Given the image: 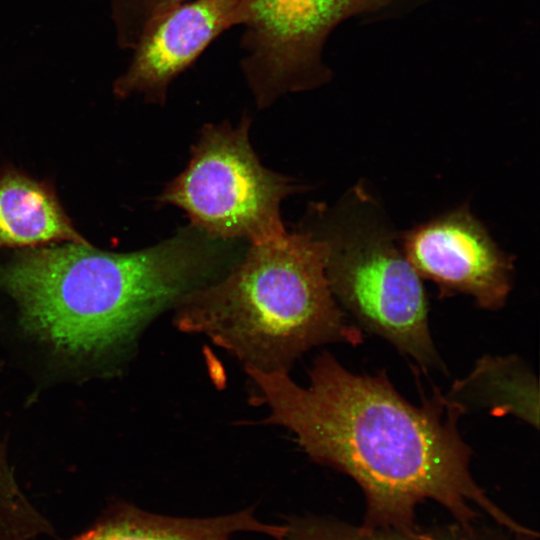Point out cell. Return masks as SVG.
Returning a JSON list of instances; mask_svg holds the SVG:
<instances>
[{
	"label": "cell",
	"instance_id": "6da1fadb",
	"mask_svg": "<svg viewBox=\"0 0 540 540\" xmlns=\"http://www.w3.org/2000/svg\"><path fill=\"white\" fill-rule=\"evenodd\" d=\"M245 370L254 400L268 407L264 423L286 428L310 458L359 485L366 499L363 525L413 530L416 506L432 499L458 523L476 522L474 504L497 525L532 534L476 484L471 449L457 428L461 412L439 392L411 404L384 372L354 374L328 352L313 362L306 387L288 371Z\"/></svg>",
	"mask_w": 540,
	"mask_h": 540
},
{
	"label": "cell",
	"instance_id": "7a4b0ae2",
	"mask_svg": "<svg viewBox=\"0 0 540 540\" xmlns=\"http://www.w3.org/2000/svg\"><path fill=\"white\" fill-rule=\"evenodd\" d=\"M248 244L188 224L153 246L127 253L91 243L15 250L0 260V289L21 325L60 354L94 359L126 349L160 313L217 280Z\"/></svg>",
	"mask_w": 540,
	"mask_h": 540
},
{
	"label": "cell",
	"instance_id": "3957f363",
	"mask_svg": "<svg viewBox=\"0 0 540 540\" xmlns=\"http://www.w3.org/2000/svg\"><path fill=\"white\" fill-rule=\"evenodd\" d=\"M327 254L326 241L299 226L249 244L228 272L174 307V325L262 372L288 371L318 345H356L361 333L332 295Z\"/></svg>",
	"mask_w": 540,
	"mask_h": 540
},
{
	"label": "cell",
	"instance_id": "277c9868",
	"mask_svg": "<svg viewBox=\"0 0 540 540\" xmlns=\"http://www.w3.org/2000/svg\"><path fill=\"white\" fill-rule=\"evenodd\" d=\"M251 118L206 124L186 168L167 183L158 206L183 210L209 235L253 244L286 231L281 203L302 190L293 178L265 167L250 139Z\"/></svg>",
	"mask_w": 540,
	"mask_h": 540
},
{
	"label": "cell",
	"instance_id": "5b68a950",
	"mask_svg": "<svg viewBox=\"0 0 540 540\" xmlns=\"http://www.w3.org/2000/svg\"><path fill=\"white\" fill-rule=\"evenodd\" d=\"M312 211L320 224L304 220L299 227L326 241V277L339 306L422 367H442L429 330L422 278L402 249L380 228L336 226Z\"/></svg>",
	"mask_w": 540,
	"mask_h": 540
},
{
	"label": "cell",
	"instance_id": "8992f818",
	"mask_svg": "<svg viewBox=\"0 0 540 540\" xmlns=\"http://www.w3.org/2000/svg\"><path fill=\"white\" fill-rule=\"evenodd\" d=\"M244 56L240 67L258 109L317 87L327 72L320 50L356 0H239Z\"/></svg>",
	"mask_w": 540,
	"mask_h": 540
},
{
	"label": "cell",
	"instance_id": "52a82bcc",
	"mask_svg": "<svg viewBox=\"0 0 540 540\" xmlns=\"http://www.w3.org/2000/svg\"><path fill=\"white\" fill-rule=\"evenodd\" d=\"M403 253L442 296L465 294L484 309L502 307L511 290L512 258L465 207L406 232Z\"/></svg>",
	"mask_w": 540,
	"mask_h": 540
},
{
	"label": "cell",
	"instance_id": "ba28073f",
	"mask_svg": "<svg viewBox=\"0 0 540 540\" xmlns=\"http://www.w3.org/2000/svg\"><path fill=\"white\" fill-rule=\"evenodd\" d=\"M239 0L184 2L143 33L126 71L113 84L119 99L141 95L164 106L172 81L223 31L239 25Z\"/></svg>",
	"mask_w": 540,
	"mask_h": 540
},
{
	"label": "cell",
	"instance_id": "9c48e42d",
	"mask_svg": "<svg viewBox=\"0 0 540 540\" xmlns=\"http://www.w3.org/2000/svg\"><path fill=\"white\" fill-rule=\"evenodd\" d=\"M90 242L75 228L54 185L12 165L0 168V250Z\"/></svg>",
	"mask_w": 540,
	"mask_h": 540
},
{
	"label": "cell",
	"instance_id": "30bf717a",
	"mask_svg": "<svg viewBox=\"0 0 540 540\" xmlns=\"http://www.w3.org/2000/svg\"><path fill=\"white\" fill-rule=\"evenodd\" d=\"M240 532L284 540L287 525L262 522L251 510L213 518H174L121 504L70 540H235Z\"/></svg>",
	"mask_w": 540,
	"mask_h": 540
},
{
	"label": "cell",
	"instance_id": "8fae6325",
	"mask_svg": "<svg viewBox=\"0 0 540 540\" xmlns=\"http://www.w3.org/2000/svg\"><path fill=\"white\" fill-rule=\"evenodd\" d=\"M444 398L461 414L484 408L496 415L512 414L536 428L539 424L537 378L516 356H483Z\"/></svg>",
	"mask_w": 540,
	"mask_h": 540
},
{
	"label": "cell",
	"instance_id": "7c38bea8",
	"mask_svg": "<svg viewBox=\"0 0 540 540\" xmlns=\"http://www.w3.org/2000/svg\"><path fill=\"white\" fill-rule=\"evenodd\" d=\"M284 540H529L504 527L454 523L405 531L393 528L354 526L342 521L306 517L287 524Z\"/></svg>",
	"mask_w": 540,
	"mask_h": 540
},
{
	"label": "cell",
	"instance_id": "4fadbf2b",
	"mask_svg": "<svg viewBox=\"0 0 540 540\" xmlns=\"http://www.w3.org/2000/svg\"><path fill=\"white\" fill-rule=\"evenodd\" d=\"M43 521V513L22 490L0 440V540H32Z\"/></svg>",
	"mask_w": 540,
	"mask_h": 540
},
{
	"label": "cell",
	"instance_id": "5bb4252c",
	"mask_svg": "<svg viewBox=\"0 0 540 540\" xmlns=\"http://www.w3.org/2000/svg\"><path fill=\"white\" fill-rule=\"evenodd\" d=\"M184 2L187 0H109L118 46L133 50L156 19Z\"/></svg>",
	"mask_w": 540,
	"mask_h": 540
}]
</instances>
